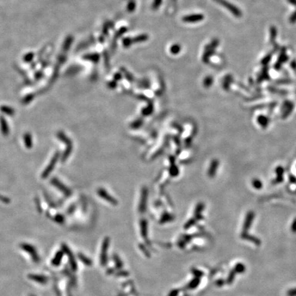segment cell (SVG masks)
Listing matches in <instances>:
<instances>
[{"mask_svg":"<svg viewBox=\"0 0 296 296\" xmlns=\"http://www.w3.org/2000/svg\"><path fill=\"white\" fill-rule=\"evenodd\" d=\"M287 296H296V288L291 289L287 291Z\"/></svg>","mask_w":296,"mask_h":296,"instance_id":"obj_13","label":"cell"},{"mask_svg":"<svg viewBox=\"0 0 296 296\" xmlns=\"http://www.w3.org/2000/svg\"><path fill=\"white\" fill-rule=\"evenodd\" d=\"M161 3H162V0H154L152 8H153V9H154V10H156L157 8H159V6H160Z\"/></svg>","mask_w":296,"mask_h":296,"instance_id":"obj_12","label":"cell"},{"mask_svg":"<svg viewBox=\"0 0 296 296\" xmlns=\"http://www.w3.org/2000/svg\"><path fill=\"white\" fill-rule=\"evenodd\" d=\"M108 243H109V240H108V239H106L104 240V242H103V245H102V248H101V265H106V260H107V253H106V252H107V249H108Z\"/></svg>","mask_w":296,"mask_h":296,"instance_id":"obj_3","label":"cell"},{"mask_svg":"<svg viewBox=\"0 0 296 296\" xmlns=\"http://www.w3.org/2000/svg\"><path fill=\"white\" fill-rule=\"evenodd\" d=\"M180 49H181V47L178 44H175V45L172 46L170 51L173 54H177L180 52Z\"/></svg>","mask_w":296,"mask_h":296,"instance_id":"obj_8","label":"cell"},{"mask_svg":"<svg viewBox=\"0 0 296 296\" xmlns=\"http://www.w3.org/2000/svg\"><path fill=\"white\" fill-rule=\"evenodd\" d=\"M253 217L254 215L253 213H249L248 215H247L246 220L245 221L243 228V232H247V231L248 230V229L251 226V223L253 220Z\"/></svg>","mask_w":296,"mask_h":296,"instance_id":"obj_5","label":"cell"},{"mask_svg":"<svg viewBox=\"0 0 296 296\" xmlns=\"http://www.w3.org/2000/svg\"><path fill=\"white\" fill-rule=\"evenodd\" d=\"M223 283H224V282H223V280H220V281H219V284H220V286H221V284H223Z\"/></svg>","mask_w":296,"mask_h":296,"instance_id":"obj_17","label":"cell"},{"mask_svg":"<svg viewBox=\"0 0 296 296\" xmlns=\"http://www.w3.org/2000/svg\"><path fill=\"white\" fill-rule=\"evenodd\" d=\"M199 283H200V280H199V279H195V280H193L191 283L192 285L191 286L192 288H195V286H198V284H199Z\"/></svg>","mask_w":296,"mask_h":296,"instance_id":"obj_15","label":"cell"},{"mask_svg":"<svg viewBox=\"0 0 296 296\" xmlns=\"http://www.w3.org/2000/svg\"><path fill=\"white\" fill-rule=\"evenodd\" d=\"M127 29L126 27H122V28H121L119 30V32H117V37H119L120 36H121V35H123V34L125 33L127 31Z\"/></svg>","mask_w":296,"mask_h":296,"instance_id":"obj_14","label":"cell"},{"mask_svg":"<svg viewBox=\"0 0 296 296\" xmlns=\"http://www.w3.org/2000/svg\"><path fill=\"white\" fill-rule=\"evenodd\" d=\"M291 231L293 233H296V219H295V220L293 221L292 223V226H291Z\"/></svg>","mask_w":296,"mask_h":296,"instance_id":"obj_16","label":"cell"},{"mask_svg":"<svg viewBox=\"0 0 296 296\" xmlns=\"http://www.w3.org/2000/svg\"><path fill=\"white\" fill-rule=\"evenodd\" d=\"M148 38H149V36H148L147 34H143L132 38V41L133 43H141V42H144V41H146Z\"/></svg>","mask_w":296,"mask_h":296,"instance_id":"obj_7","label":"cell"},{"mask_svg":"<svg viewBox=\"0 0 296 296\" xmlns=\"http://www.w3.org/2000/svg\"><path fill=\"white\" fill-rule=\"evenodd\" d=\"M132 43H133L132 39L129 38V37H127V38H125L123 40V45L125 47H128L132 45Z\"/></svg>","mask_w":296,"mask_h":296,"instance_id":"obj_9","label":"cell"},{"mask_svg":"<svg viewBox=\"0 0 296 296\" xmlns=\"http://www.w3.org/2000/svg\"><path fill=\"white\" fill-rule=\"evenodd\" d=\"M204 15L202 14H193L187 16H184L182 18V21L185 23H197L204 19Z\"/></svg>","mask_w":296,"mask_h":296,"instance_id":"obj_1","label":"cell"},{"mask_svg":"<svg viewBox=\"0 0 296 296\" xmlns=\"http://www.w3.org/2000/svg\"><path fill=\"white\" fill-rule=\"evenodd\" d=\"M235 274L236 273L235 272L234 270H232V271L230 272V274H229V275H228V279H227V283L228 284H231L233 282V280H234Z\"/></svg>","mask_w":296,"mask_h":296,"instance_id":"obj_11","label":"cell"},{"mask_svg":"<svg viewBox=\"0 0 296 296\" xmlns=\"http://www.w3.org/2000/svg\"><path fill=\"white\" fill-rule=\"evenodd\" d=\"M136 8V4H135V2L134 0H132V1H130L129 2V4H128V12L130 13H132L134 10H135V9Z\"/></svg>","mask_w":296,"mask_h":296,"instance_id":"obj_10","label":"cell"},{"mask_svg":"<svg viewBox=\"0 0 296 296\" xmlns=\"http://www.w3.org/2000/svg\"><path fill=\"white\" fill-rule=\"evenodd\" d=\"M214 1H216L217 3L221 4L223 6L226 7V8L228 9L229 10H230V12H232L235 15L239 16L240 15V13L237 8H235V7L233 6L232 4H229L228 2L225 1V0H214Z\"/></svg>","mask_w":296,"mask_h":296,"instance_id":"obj_2","label":"cell"},{"mask_svg":"<svg viewBox=\"0 0 296 296\" xmlns=\"http://www.w3.org/2000/svg\"><path fill=\"white\" fill-rule=\"evenodd\" d=\"M233 270H234L236 274H242V273H243L246 271V266L243 264V263H239L235 266Z\"/></svg>","mask_w":296,"mask_h":296,"instance_id":"obj_6","label":"cell"},{"mask_svg":"<svg viewBox=\"0 0 296 296\" xmlns=\"http://www.w3.org/2000/svg\"><path fill=\"white\" fill-rule=\"evenodd\" d=\"M240 238H242L243 239L249 240V241L253 243L256 245V246H260L261 244L260 240L258 238L254 237V236L247 234V232H243L241 235H240Z\"/></svg>","mask_w":296,"mask_h":296,"instance_id":"obj_4","label":"cell"}]
</instances>
